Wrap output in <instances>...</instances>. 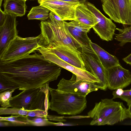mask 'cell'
<instances>
[{
	"label": "cell",
	"instance_id": "29",
	"mask_svg": "<svg viewBox=\"0 0 131 131\" xmlns=\"http://www.w3.org/2000/svg\"><path fill=\"white\" fill-rule=\"evenodd\" d=\"M64 116H59L56 115H48L47 118L49 120L58 121L59 122H65L66 121V120L64 119Z\"/></svg>",
	"mask_w": 131,
	"mask_h": 131
},
{
	"label": "cell",
	"instance_id": "14",
	"mask_svg": "<svg viewBox=\"0 0 131 131\" xmlns=\"http://www.w3.org/2000/svg\"><path fill=\"white\" fill-rule=\"evenodd\" d=\"M67 24L71 35L81 45V51L95 54L92 48L91 41L87 35L92 27L76 20L67 22Z\"/></svg>",
	"mask_w": 131,
	"mask_h": 131
},
{
	"label": "cell",
	"instance_id": "1",
	"mask_svg": "<svg viewBox=\"0 0 131 131\" xmlns=\"http://www.w3.org/2000/svg\"><path fill=\"white\" fill-rule=\"evenodd\" d=\"M61 70L35 51L12 61L0 62V76L10 86L22 91L49 86L58 79Z\"/></svg>",
	"mask_w": 131,
	"mask_h": 131
},
{
	"label": "cell",
	"instance_id": "35",
	"mask_svg": "<svg viewBox=\"0 0 131 131\" xmlns=\"http://www.w3.org/2000/svg\"><path fill=\"white\" fill-rule=\"evenodd\" d=\"M63 1L69 2H79L80 3H81L83 0H59Z\"/></svg>",
	"mask_w": 131,
	"mask_h": 131
},
{
	"label": "cell",
	"instance_id": "7",
	"mask_svg": "<svg viewBox=\"0 0 131 131\" xmlns=\"http://www.w3.org/2000/svg\"><path fill=\"white\" fill-rule=\"evenodd\" d=\"M105 13L114 22L131 25V0H101Z\"/></svg>",
	"mask_w": 131,
	"mask_h": 131
},
{
	"label": "cell",
	"instance_id": "20",
	"mask_svg": "<svg viewBox=\"0 0 131 131\" xmlns=\"http://www.w3.org/2000/svg\"><path fill=\"white\" fill-rule=\"evenodd\" d=\"M50 12L47 8L40 5L33 7L27 16L28 20L36 19L44 21L49 18Z\"/></svg>",
	"mask_w": 131,
	"mask_h": 131
},
{
	"label": "cell",
	"instance_id": "24",
	"mask_svg": "<svg viewBox=\"0 0 131 131\" xmlns=\"http://www.w3.org/2000/svg\"><path fill=\"white\" fill-rule=\"evenodd\" d=\"M15 90L13 89L0 93V104L2 107L8 108L11 107L10 101L12 98V94Z\"/></svg>",
	"mask_w": 131,
	"mask_h": 131
},
{
	"label": "cell",
	"instance_id": "34",
	"mask_svg": "<svg viewBox=\"0 0 131 131\" xmlns=\"http://www.w3.org/2000/svg\"><path fill=\"white\" fill-rule=\"evenodd\" d=\"M127 111L129 118L131 119V103L128 106Z\"/></svg>",
	"mask_w": 131,
	"mask_h": 131
},
{
	"label": "cell",
	"instance_id": "6",
	"mask_svg": "<svg viewBox=\"0 0 131 131\" xmlns=\"http://www.w3.org/2000/svg\"><path fill=\"white\" fill-rule=\"evenodd\" d=\"M43 42L41 34L36 37L25 38L17 36L0 54V62H10L28 55L42 46Z\"/></svg>",
	"mask_w": 131,
	"mask_h": 131
},
{
	"label": "cell",
	"instance_id": "19",
	"mask_svg": "<svg viewBox=\"0 0 131 131\" xmlns=\"http://www.w3.org/2000/svg\"><path fill=\"white\" fill-rule=\"evenodd\" d=\"M26 1L23 0H4V12L16 17L22 16L25 14L27 8Z\"/></svg>",
	"mask_w": 131,
	"mask_h": 131
},
{
	"label": "cell",
	"instance_id": "4",
	"mask_svg": "<svg viewBox=\"0 0 131 131\" xmlns=\"http://www.w3.org/2000/svg\"><path fill=\"white\" fill-rule=\"evenodd\" d=\"M51 99L49 109L61 115H75L87 107L86 97L61 91L49 86Z\"/></svg>",
	"mask_w": 131,
	"mask_h": 131
},
{
	"label": "cell",
	"instance_id": "18",
	"mask_svg": "<svg viewBox=\"0 0 131 131\" xmlns=\"http://www.w3.org/2000/svg\"><path fill=\"white\" fill-rule=\"evenodd\" d=\"M93 49L103 67L107 69L120 65L119 60L115 56L111 55L96 44L91 41Z\"/></svg>",
	"mask_w": 131,
	"mask_h": 131
},
{
	"label": "cell",
	"instance_id": "12",
	"mask_svg": "<svg viewBox=\"0 0 131 131\" xmlns=\"http://www.w3.org/2000/svg\"><path fill=\"white\" fill-rule=\"evenodd\" d=\"M85 4L96 17L97 23L93 27L95 32L103 40H113L116 26L111 19L104 16L95 6L89 2Z\"/></svg>",
	"mask_w": 131,
	"mask_h": 131
},
{
	"label": "cell",
	"instance_id": "32",
	"mask_svg": "<svg viewBox=\"0 0 131 131\" xmlns=\"http://www.w3.org/2000/svg\"><path fill=\"white\" fill-rule=\"evenodd\" d=\"M0 126H13L10 122L4 120H0Z\"/></svg>",
	"mask_w": 131,
	"mask_h": 131
},
{
	"label": "cell",
	"instance_id": "27",
	"mask_svg": "<svg viewBox=\"0 0 131 131\" xmlns=\"http://www.w3.org/2000/svg\"><path fill=\"white\" fill-rule=\"evenodd\" d=\"M48 112L41 110L29 111L27 116L30 117H40L47 118Z\"/></svg>",
	"mask_w": 131,
	"mask_h": 131
},
{
	"label": "cell",
	"instance_id": "21",
	"mask_svg": "<svg viewBox=\"0 0 131 131\" xmlns=\"http://www.w3.org/2000/svg\"><path fill=\"white\" fill-rule=\"evenodd\" d=\"M0 120L9 121L13 126H32L28 116L21 115H11L8 117H0Z\"/></svg>",
	"mask_w": 131,
	"mask_h": 131
},
{
	"label": "cell",
	"instance_id": "37",
	"mask_svg": "<svg viewBox=\"0 0 131 131\" xmlns=\"http://www.w3.org/2000/svg\"></svg>",
	"mask_w": 131,
	"mask_h": 131
},
{
	"label": "cell",
	"instance_id": "9",
	"mask_svg": "<svg viewBox=\"0 0 131 131\" xmlns=\"http://www.w3.org/2000/svg\"><path fill=\"white\" fill-rule=\"evenodd\" d=\"M52 53L67 63L77 68L86 70L81 56V52L69 47L55 43L39 47Z\"/></svg>",
	"mask_w": 131,
	"mask_h": 131
},
{
	"label": "cell",
	"instance_id": "13",
	"mask_svg": "<svg viewBox=\"0 0 131 131\" xmlns=\"http://www.w3.org/2000/svg\"><path fill=\"white\" fill-rule=\"evenodd\" d=\"M108 88L111 90L123 89L131 83V74L121 65L106 69Z\"/></svg>",
	"mask_w": 131,
	"mask_h": 131
},
{
	"label": "cell",
	"instance_id": "17",
	"mask_svg": "<svg viewBox=\"0 0 131 131\" xmlns=\"http://www.w3.org/2000/svg\"><path fill=\"white\" fill-rule=\"evenodd\" d=\"M76 20L92 27L97 23L94 15L84 3L79 4L75 12Z\"/></svg>",
	"mask_w": 131,
	"mask_h": 131
},
{
	"label": "cell",
	"instance_id": "23",
	"mask_svg": "<svg viewBox=\"0 0 131 131\" xmlns=\"http://www.w3.org/2000/svg\"><path fill=\"white\" fill-rule=\"evenodd\" d=\"M123 89H118L113 91L112 93L113 97L112 99L120 98L125 101L128 106L131 103V89L123 90Z\"/></svg>",
	"mask_w": 131,
	"mask_h": 131
},
{
	"label": "cell",
	"instance_id": "10",
	"mask_svg": "<svg viewBox=\"0 0 131 131\" xmlns=\"http://www.w3.org/2000/svg\"><path fill=\"white\" fill-rule=\"evenodd\" d=\"M40 5L48 9L59 17L62 21L76 20L75 9L79 2L59 0H38Z\"/></svg>",
	"mask_w": 131,
	"mask_h": 131
},
{
	"label": "cell",
	"instance_id": "3",
	"mask_svg": "<svg viewBox=\"0 0 131 131\" xmlns=\"http://www.w3.org/2000/svg\"><path fill=\"white\" fill-rule=\"evenodd\" d=\"M48 21H41L40 28L43 39V45L52 43L63 45L78 50L81 45L72 36L68 30L67 22L58 20L50 12Z\"/></svg>",
	"mask_w": 131,
	"mask_h": 131
},
{
	"label": "cell",
	"instance_id": "22",
	"mask_svg": "<svg viewBox=\"0 0 131 131\" xmlns=\"http://www.w3.org/2000/svg\"><path fill=\"white\" fill-rule=\"evenodd\" d=\"M119 33L115 34V39L119 42V45L122 46L127 42H131V26L122 29L116 28Z\"/></svg>",
	"mask_w": 131,
	"mask_h": 131
},
{
	"label": "cell",
	"instance_id": "30",
	"mask_svg": "<svg viewBox=\"0 0 131 131\" xmlns=\"http://www.w3.org/2000/svg\"><path fill=\"white\" fill-rule=\"evenodd\" d=\"M0 26L1 25L4 21L7 15V14L3 11L0 8Z\"/></svg>",
	"mask_w": 131,
	"mask_h": 131
},
{
	"label": "cell",
	"instance_id": "25",
	"mask_svg": "<svg viewBox=\"0 0 131 131\" xmlns=\"http://www.w3.org/2000/svg\"><path fill=\"white\" fill-rule=\"evenodd\" d=\"M28 118L31 121L32 126L59 125L58 123H55L51 122L47 118L37 117H31L28 116Z\"/></svg>",
	"mask_w": 131,
	"mask_h": 131
},
{
	"label": "cell",
	"instance_id": "36",
	"mask_svg": "<svg viewBox=\"0 0 131 131\" xmlns=\"http://www.w3.org/2000/svg\"><path fill=\"white\" fill-rule=\"evenodd\" d=\"M23 0L26 1H27V0Z\"/></svg>",
	"mask_w": 131,
	"mask_h": 131
},
{
	"label": "cell",
	"instance_id": "11",
	"mask_svg": "<svg viewBox=\"0 0 131 131\" xmlns=\"http://www.w3.org/2000/svg\"><path fill=\"white\" fill-rule=\"evenodd\" d=\"M40 53L45 59L58 65L74 74L76 77V81L83 80L100 83V80L95 75L86 70L77 68L59 58L49 52L39 47L36 50Z\"/></svg>",
	"mask_w": 131,
	"mask_h": 131
},
{
	"label": "cell",
	"instance_id": "5",
	"mask_svg": "<svg viewBox=\"0 0 131 131\" xmlns=\"http://www.w3.org/2000/svg\"><path fill=\"white\" fill-rule=\"evenodd\" d=\"M49 86L23 90L12 97L11 108L29 111L41 110L48 112L49 109Z\"/></svg>",
	"mask_w": 131,
	"mask_h": 131
},
{
	"label": "cell",
	"instance_id": "16",
	"mask_svg": "<svg viewBox=\"0 0 131 131\" xmlns=\"http://www.w3.org/2000/svg\"><path fill=\"white\" fill-rule=\"evenodd\" d=\"M16 17L12 14H7L4 21L0 26V54L9 42L18 36Z\"/></svg>",
	"mask_w": 131,
	"mask_h": 131
},
{
	"label": "cell",
	"instance_id": "31",
	"mask_svg": "<svg viewBox=\"0 0 131 131\" xmlns=\"http://www.w3.org/2000/svg\"><path fill=\"white\" fill-rule=\"evenodd\" d=\"M64 118H69L73 119H80L84 118H87L90 117L88 115L87 116L82 115H72L69 116H64Z\"/></svg>",
	"mask_w": 131,
	"mask_h": 131
},
{
	"label": "cell",
	"instance_id": "8",
	"mask_svg": "<svg viewBox=\"0 0 131 131\" xmlns=\"http://www.w3.org/2000/svg\"><path fill=\"white\" fill-rule=\"evenodd\" d=\"M76 76L74 74L69 80L62 78L57 85V89L85 97L93 91L99 89L103 90V87L99 83L83 80L76 81Z\"/></svg>",
	"mask_w": 131,
	"mask_h": 131
},
{
	"label": "cell",
	"instance_id": "26",
	"mask_svg": "<svg viewBox=\"0 0 131 131\" xmlns=\"http://www.w3.org/2000/svg\"><path fill=\"white\" fill-rule=\"evenodd\" d=\"M29 111L12 108H0V115H21L27 116Z\"/></svg>",
	"mask_w": 131,
	"mask_h": 131
},
{
	"label": "cell",
	"instance_id": "33",
	"mask_svg": "<svg viewBox=\"0 0 131 131\" xmlns=\"http://www.w3.org/2000/svg\"><path fill=\"white\" fill-rule=\"evenodd\" d=\"M123 60L127 64L131 65V53L123 58Z\"/></svg>",
	"mask_w": 131,
	"mask_h": 131
},
{
	"label": "cell",
	"instance_id": "15",
	"mask_svg": "<svg viewBox=\"0 0 131 131\" xmlns=\"http://www.w3.org/2000/svg\"><path fill=\"white\" fill-rule=\"evenodd\" d=\"M81 56L86 70L100 81L103 90L108 88L106 69L102 65L95 54L81 51Z\"/></svg>",
	"mask_w": 131,
	"mask_h": 131
},
{
	"label": "cell",
	"instance_id": "2",
	"mask_svg": "<svg viewBox=\"0 0 131 131\" xmlns=\"http://www.w3.org/2000/svg\"><path fill=\"white\" fill-rule=\"evenodd\" d=\"M88 115L92 119L91 125H113L129 118L127 108L122 102L107 98L95 103Z\"/></svg>",
	"mask_w": 131,
	"mask_h": 131
},
{
	"label": "cell",
	"instance_id": "28",
	"mask_svg": "<svg viewBox=\"0 0 131 131\" xmlns=\"http://www.w3.org/2000/svg\"><path fill=\"white\" fill-rule=\"evenodd\" d=\"M0 93L4 91L16 89L8 84L5 80L0 76Z\"/></svg>",
	"mask_w": 131,
	"mask_h": 131
}]
</instances>
